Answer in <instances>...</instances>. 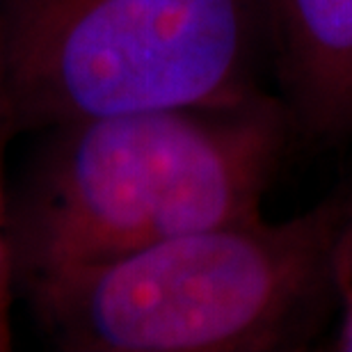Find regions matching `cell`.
I'll return each mask as SVG.
<instances>
[{
	"label": "cell",
	"mask_w": 352,
	"mask_h": 352,
	"mask_svg": "<svg viewBox=\"0 0 352 352\" xmlns=\"http://www.w3.org/2000/svg\"><path fill=\"white\" fill-rule=\"evenodd\" d=\"M284 144L281 108L146 110L46 129L10 206L25 286L261 213Z\"/></svg>",
	"instance_id": "cell-1"
},
{
	"label": "cell",
	"mask_w": 352,
	"mask_h": 352,
	"mask_svg": "<svg viewBox=\"0 0 352 352\" xmlns=\"http://www.w3.org/2000/svg\"><path fill=\"white\" fill-rule=\"evenodd\" d=\"M346 210V201H325L277 222L258 213L25 288L60 350H270L334 288Z\"/></svg>",
	"instance_id": "cell-2"
},
{
	"label": "cell",
	"mask_w": 352,
	"mask_h": 352,
	"mask_svg": "<svg viewBox=\"0 0 352 352\" xmlns=\"http://www.w3.org/2000/svg\"><path fill=\"white\" fill-rule=\"evenodd\" d=\"M263 14V0H0V131L258 101Z\"/></svg>",
	"instance_id": "cell-3"
},
{
	"label": "cell",
	"mask_w": 352,
	"mask_h": 352,
	"mask_svg": "<svg viewBox=\"0 0 352 352\" xmlns=\"http://www.w3.org/2000/svg\"><path fill=\"white\" fill-rule=\"evenodd\" d=\"M263 3L295 115L320 135H352V0Z\"/></svg>",
	"instance_id": "cell-4"
},
{
	"label": "cell",
	"mask_w": 352,
	"mask_h": 352,
	"mask_svg": "<svg viewBox=\"0 0 352 352\" xmlns=\"http://www.w3.org/2000/svg\"><path fill=\"white\" fill-rule=\"evenodd\" d=\"M332 284L341 300L339 350L352 352V204H348L339 241H336Z\"/></svg>",
	"instance_id": "cell-5"
},
{
	"label": "cell",
	"mask_w": 352,
	"mask_h": 352,
	"mask_svg": "<svg viewBox=\"0 0 352 352\" xmlns=\"http://www.w3.org/2000/svg\"><path fill=\"white\" fill-rule=\"evenodd\" d=\"M3 135V131H0ZM16 274L14 267V252L10 238V206L3 192V174H0V350L10 343V327H7V307H10L12 277Z\"/></svg>",
	"instance_id": "cell-6"
}]
</instances>
